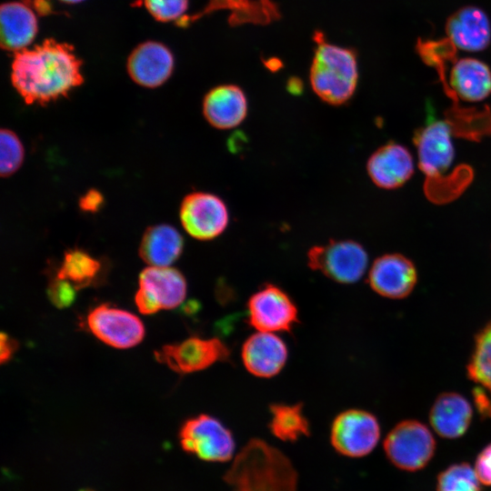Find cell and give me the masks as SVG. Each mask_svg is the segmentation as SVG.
<instances>
[{
    "instance_id": "6da1fadb",
    "label": "cell",
    "mask_w": 491,
    "mask_h": 491,
    "mask_svg": "<svg viewBox=\"0 0 491 491\" xmlns=\"http://www.w3.org/2000/svg\"><path fill=\"white\" fill-rule=\"evenodd\" d=\"M74 47L54 39L15 52L11 82L27 105H45L84 82Z\"/></svg>"
},
{
    "instance_id": "7a4b0ae2",
    "label": "cell",
    "mask_w": 491,
    "mask_h": 491,
    "mask_svg": "<svg viewBox=\"0 0 491 491\" xmlns=\"http://www.w3.org/2000/svg\"><path fill=\"white\" fill-rule=\"evenodd\" d=\"M225 480L234 491H295L290 461L263 440H250L236 456Z\"/></svg>"
},
{
    "instance_id": "3957f363",
    "label": "cell",
    "mask_w": 491,
    "mask_h": 491,
    "mask_svg": "<svg viewBox=\"0 0 491 491\" xmlns=\"http://www.w3.org/2000/svg\"><path fill=\"white\" fill-rule=\"evenodd\" d=\"M316 39L317 47L310 70L311 86L324 102L343 105L353 96L357 85L356 53L325 42L321 33Z\"/></svg>"
},
{
    "instance_id": "277c9868",
    "label": "cell",
    "mask_w": 491,
    "mask_h": 491,
    "mask_svg": "<svg viewBox=\"0 0 491 491\" xmlns=\"http://www.w3.org/2000/svg\"><path fill=\"white\" fill-rule=\"evenodd\" d=\"M312 270L340 284L357 282L365 274L368 257L365 248L353 240H331L315 246L307 253Z\"/></svg>"
},
{
    "instance_id": "5b68a950",
    "label": "cell",
    "mask_w": 491,
    "mask_h": 491,
    "mask_svg": "<svg viewBox=\"0 0 491 491\" xmlns=\"http://www.w3.org/2000/svg\"><path fill=\"white\" fill-rule=\"evenodd\" d=\"M178 436L183 450L204 461L226 462L235 451L230 430L209 415L201 414L185 420Z\"/></svg>"
},
{
    "instance_id": "8992f818",
    "label": "cell",
    "mask_w": 491,
    "mask_h": 491,
    "mask_svg": "<svg viewBox=\"0 0 491 491\" xmlns=\"http://www.w3.org/2000/svg\"><path fill=\"white\" fill-rule=\"evenodd\" d=\"M384 449L394 466L414 472L425 467L431 460L436 442L426 425L417 420H405L387 434Z\"/></svg>"
},
{
    "instance_id": "52a82bcc",
    "label": "cell",
    "mask_w": 491,
    "mask_h": 491,
    "mask_svg": "<svg viewBox=\"0 0 491 491\" xmlns=\"http://www.w3.org/2000/svg\"><path fill=\"white\" fill-rule=\"evenodd\" d=\"M139 288L135 296L140 313L152 315L161 309H173L186 295L183 274L169 266H148L139 275Z\"/></svg>"
},
{
    "instance_id": "ba28073f",
    "label": "cell",
    "mask_w": 491,
    "mask_h": 491,
    "mask_svg": "<svg viewBox=\"0 0 491 491\" xmlns=\"http://www.w3.org/2000/svg\"><path fill=\"white\" fill-rule=\"evenodd\" d=\"M247 320L260 332H289L298 322V311L282 288L266 284L248 299Z\"/></svg>"
},
{
    "instance_id": "9c48e42d",
    "label": "cell",
    "mask_w": 491,
    "mask_h": 491,
    "mask_svg": "<svg viewBox=\"0 0 491 491\" xmlns=\"http://www.w3.org/2000/svg\"><path fill=\"white\" fill-rule=\"evenodd\" d=\"M452 126L446 121L429 122L417 129L413 137L418 155V165L426 175L427 188L444 181L443 175L449 169L454 160Z\"/></svg>"
},
{
    "instance_id": "30bf717a",
    "label": "cell",
    "mask_w": 491,
    "mask_h": 491,
    "mask_svg": "<svg viewBox=\"0 0 491 491\" xmlns=\"http://www.w3.org/2000/svg\"><path fill=\"white\" fill-rule=\"evenodd\" d=\"M380 437L376 417L362 409H348L336 416L331 426L333 447L341 455L362 457L369 454Z\"/></svg>"
},
{
    "instance_id": "8fae6325",
    "label": "cell",
    "mask_w": 491,
    "mask_h": 491,
    "mask_svg": "<svg viewBox=\"0 0 491 491\" xmlns=\"http://www.w3.org/2000/svg\"><path fill=\"white\" fill-rule=\"evenodd\" d=\"M155 358L179 374L204 370L229 358L226 345L219 338L189 337L180 343L163 346L154 352Z\"/></svg>"
},
{
    "instance_id": "7c38bea8",
    "label": "cell",
    "mask_w": 491,
    "mask_h": 491,
    "mask_svg": "<svg viewBox=\"0 0 491 491\" xmlns=\"http://www.w3.org/2000/svg\"><path fill=\"white\" fill-rule=\"evenodd\" d=\"M179 217L184 229L197 240H212L220 235L229 221L225 203L207 192H193L182 200Z\"/></svg>"
},
{
    "instance_id": "4fadbf2b",
    "label": "cell",
    "mask_w": 491,
    "mask_h": 491,
    "mask_svg": "<svg viewBox=\"0 0 491 491\" xmlns=\"http://www.w3.org/2000/svg\"><path fill=\"white\" fill-rule=\"evenodd\" d=\"M87 326L99 340L119 349L138 345L145 333L137 316L107 305H100L90 311Z\"/></svg>"
},
{
    "instance_id": "5bb4252c",
    "label": "cell",
    "mask_w": 491,
    "mask_h": 491,
    "mask_svg": "<svg viewBox=\"0 0 491 491\" xmlns=\"http://www.w3.org/2000/svg\"><path fill=\"white\" fill-rule=\"evenodd\" d=\"M416 282L417 272L414 263L401 254H386L377 257L368 274L370 287L390 299L406 297Z\"/></svg>"
},
{
    "instance_id": "9a60e30c",
    "label": "cell",
    "mask_w": 491,
    "mask_h": 491,
    "mask_svg": "<svg viewBox=\"0 0 491 491\" xmlns=\"http://www.w3.org/2000/svg\"><path fill=\"white\" fill-rule=\"evenodd\" d=\"M366 170L376 186L383 189H396L402 186L413 175V156L404 145L389 142L370 155Z\"/></svg>"
},
{
    "instance_id": "2e32d148",
    "label": "cell",
    "mask_w": 491,
    "mask_h": 491,
    "mask_svg": "<svg viewBox=\"0 0 491 491\" xmlns=\"http://www.w3.org/2000/svg\"><path fill=\"white\" fill-rule=\"evenodd\" d=\"M456 106L457 98L480 102L491 95V69L481 60L472 57L456 59L450 71L449 82L443 85Z\"/></svg>"
},
{
    "instance_id": "e0dca14e",
    "label": "cell",
    "mask_w": 491,
    "mask_h": 491,
    "mask_svg": "<svg viewBox=\"0 0 491 491\" xmlns=\"http://www.w3.org/2000/svg\"><path fill=\"white\" fill-rule=\"evenodd\" d=\"M285 342L270 332L250 336L242 346L241 356L246 370L257 377H272L277 375L287 360Z\"/></svg>"
},
{
    "instance_id": "ac0fdd59",
    "label": "cell",
    "mask_w": 491,
    "mask_h": 491,
    "mask_svg": "<svg viewBox=\"0 0 491 491\" xmlns=\"http://www.w3.org/2000/svg\"><path fill=\"white\" fill-rule=\"evenodd\" d=\"M445 27L447 37L460 50L483 51L491 43V23L479 7L457 9L447 18Z\"/></svg>"
},
{
    "instance_id": "d6986e66",
    "label": "cell",
    "mask_w": 491,
    "mask_h": 491,
    "mask_svg": "<svg viewBox=\"0 0 491 491\" xmlns=\"http://www.w3.org/2000/svg\"><path fill=\"white\" fill-rule=\"evenodd\" d=\"M173 67L171 52L156 42L141 44L132 52L127 61L131 78L136 84L149 88L164 84L171 75Z\"/></svg>"
},
{
    "instance_id": "ffe728a7",
    "label": "cell",
    "mask_w": 491,
    "mask_h": 491,
    "mask_svg": "<svg viewBox=\"0 0 491 491\" xmlns=\"http://www.w3.org/2000/svg\"><path fill=\"white\" fill-rule=\"evenodd\" d=\"M203 114L212 126L221 130L232 129L246 117V95L235 85L214 87L204 97Z\"/></svg>"
},
{
    "instance_id": "44dd1931",
    "label": "cell",
    "mask_w": 491,
    "mask_h": 491,
    "mask_svg": "<svg viewBox=\"0 0 491 491\" xmlns=\"http://www.w3.org/2000/svg\"><path fill=\"white\" fill-rule=\"evenodd\" d=\"M473 411L468 400L455 392L439 395L431 406L429 421L433 429L445 438H457L468 429Z\"/></svg>"
},
{
    "instance_id": "7402d4cb",
    "label": "cell",
    "mask_w": 491,
    "mask_h": 491,
    "mask_svg": "<svg viewBox=\"0 0 491 491\" xmlns=\"http://www.w3.org/2000/svg\"><path fill=\"white\" fill-rule=\"evenodd\" d=\"M1 46L8 51H19L34 40L37 33V19L34 12L19 2L3 4L0 8Z\"/></svg>"
},
{
    "instance_id": "603a6c76",
    "label": "cell",
    "mask_w": 491,
    "mask_h": 491,
    "mask_svg": "<svg viewBox=\"0 0 491 491\" xmlns=\"http://www.w3.org/2000/svg\"><path fill=\"white\" fill-rule=\"evenodd\" d=\"M184 240L176 228L161 224L149 226L139 245V256L149 266H169L183 252Z\"/></svg>"
},
{
    "instance_id": "cb8c5ba5",
    "label": "cell",
    "mask_w": 491,
    "mask_h": 491,
    "mask_svg": "<svg viewBox=\"0 0 491 491\" xmlns=\"http://www.w3.org/2000/svg\"><path fill=\"white\" fill-rule=\"evenodd\" d=\"M101 270L99 260L82 249L73 248L65 252L56 276L80 289L94 284Z\"/></svg>"
},
{
    "instance_id": "d4e9b609",
    "label": "cell",
    "mask_w": 491,
    "mask_h": 491,
    "mask_svg": "<svg viewBox=\"0 0 491 491\" xmlns=\"http://www.w3.org/2000/svg\"><path fill=\"white\" fill-rule=\"evenodd\" d=\"M270 412L269 428L279 439L295 441L309 434V424L300 404H274Z\"/></svg>"
},
{
    "instance_id": "484cf974",
    "label": "cell",
    "mask_w": 491,
    "mask_h": 491,
    "mask_svg": "<svg viewBox=\"0 0 491 491\" xmlns=\"http://www.w3.org/2000/svg\"><path fill=\"white\" fill-rule=\"evenodd\" d=\"M466 370L473 382L491 394V321L476 334Z\"/></svg>"
},
{
    "instance_id": "4316f807",
    "label": "cell",
    "mask_w": 491,
    "mask_h": 491,
    "mask_svg": "<svg viewBox=\"0 0 491 491\" xmlns=\"http://www.w3.org/2000/svg\"><path fill=\"white\" fill-rule=\"evenodd\" d=\"M436 491H482L475 468L467 463L448 466L437 476Z\"/></svg>"
},
{
    "instance_id": "83f0119b",
    "label": "cell",
    "mask_w": 491,
    "mask_h": 491,
    "mask_svg": "<svg viewBox=\"0 0 491 491\" xmlns=\"http://www.w3.org/2000/svg\"><path fill=\"white\" fill-rule=\"evenodd\" d=\"M420 58L436 70L446 68L456 60V47L448 37L439 40L418 39L416 45Z\"/></svg>"
},
{
    "instance_id": "f1b7e54d",
    "label": "cell",
    "mask_w": 491,
    "mask_h": 491,
    "mask_svg": "<svg viewBox=\"0 0 491 491\" xmlns=\"http://www.w3.org/2000/svg\"><path fill=\"white\" fill-rule=\"evenodd\" d=\"M0 174L9 176L19 169L24 160L23 145L10 129L0 132Z\"/></svg>"
},
{
    "instance_id": "f546056e",
    "label": "cell",
    "mask_w": 491,
    "mask_h": 491,
    "mask_svg": "<svg viewBox=\"0 0 491 491\" xmlns=\"http://www.w3.org/2000/svg\"><path fill=\"white\" fill-rule=\"evenodd\" d=\"M150 14L158 21H171L179 17L187 8L188 0H145Z\"/></svg>"
},
{
    "instance_id": "4dcf8cb0",
    "label": "cell",
    "mask_w": 491,
    "mask_h": 491,
    "mask_svg": "<svg viewBox=\"0 0 491 491\" xmlns=\"http://www.w3.org/2000/svg\"><path fill=\"white\" fill-rule=\"evenodd\" d=\"M77 290L69 281L56 276L50 282L47 295L55 306L65 308L74 303Z\"/></svg>"
},
{
    "instance_id": "1f68e13d",
    "label": "cell",
    "mask_w": 491,
    "mask_h": 491,
    "mask_svg": "<svg viewBox=\"0 0 491 491\" xmlns=\"http://www.w3.org/2000/svg\"><path fill=\"white\" fill-rule=\"evenodd\" d=\"M475 471L481 484L491 486V444L478 454L475 463Z\"/></svg>"
},
{
    "instance_id": "d6a6232c",
    "label": "cell",
    "mask_w": 491,
    "mask_h": 491,
    "mask_svg": "<svg viewBox=\"0 0 491 491\" xmlns=\"http://www.w3.org/2000/svg\"><path fill=\"white\" fill-rule=\"evenodd\" d=\"M103 202L102 194L95 189H91L80 197L79 207L85 212L94 213L99 210Z\"/></svg>"
},
{
    "instance_id": "836d02e7",
    "label": "cell",
    "mask_w": 491,
    "mask_h": 491,
    "mask_svg": "<svg viewBox=\"0 0 491 491\" xmlns=\"http://www.w3.org/2000/svg\"><path fill=\"white\" fill-rule=\"evenodd\" d=\"M0 347H1V353H0V362L1 364H5V362H8L12 356H14L15 352L16 351L18 345L17 342L10 337L5 333H1L0 335Z\"/></svg>"
},
{
    "instance_id": "e575fe53",
    "label": "cell",
    "mask_w": 491,
    "mask_h": 491,
    "mask_svg": "<svg viewBox=\"0 0 491 491\" xmlns=\"http://www.w3.org/2000/svg\"><path fill=\"white\" fill-rule=\"evenodd\" d=\"M61 1L65 3H69V4H75V3L82 2L84 0H61Z\"/></svg>"
}]
</instances>
